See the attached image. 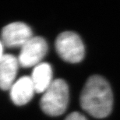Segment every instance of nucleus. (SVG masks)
I'll return each instance as SVG.
<instances>
[{"label":"nucleus","mask_w":120,"mask_h":120,"mask_svg":"<svg viewBox=\"0 0 120 120\" xmlns=\"http://www.w3.org/2000/svg\"><path fill=\"white\" fill-rule=\"evenodd\" d=\"M48 45L41 37H32L21 47L18 57L19 65L24 68L36 66L45 56Z\"/></svg>","instance_id":"nucleus-4"},{"label":"nucleus","mask_w":120,"mask_h":120,"mask_svg":"<svg viewBox=\"0 0 120 120\" xmlns=\"http://www.w3.org/2000/svg\"><path fill=\"white\" fill-rule=\"evenodd\" d=\"M80 105L83 110L95 118L109 116L113 105V96L109 83L100 76H90L81 92Z\"/></svg>","instance_id":"nucleus-1"},{"label":"nucleus","mask_w":120,"mask_h":120,"mask_svg":"<svg viewBox=\"0 0 120 120\" xmlns=\"http://www.w3.org/2000/svg\"><path fill=\"white\" fill-rule=\"evenodd\" d=\"M19 66L18 59L13 55H3L0 59V88L10 89L14 83Z\"/></svg>","instance_id":"nucleus-6"},{"label":"nucleus","mask_w":120,"mask_h":120,"mask_svg":"<svg viewBox=\"0 0 120 120\" xmlns=\"http://www.w3.org/2000/svg\"><path fill=\"white\" fill-rule=\"evenodd\" d=\"M56 49L59 56L65 61L76 63L84 57V45L82 40L76 33L71 31L63 32L56 41Z\"/></svg>","instance_id":"nucleus-3"},{"label":"nucleus","mask_w":120,"mask_h":120,"mask_svg":"<svg viewBox=\"0 0 120 120\" xmlns=\"http://www.w3.org/2000/svg\"><path fill=\"white\" fill-rule=\"evenodd\" d=\"M3 45H2V41H0V59L3 56Z\"/></svg>","instance_id":"nucleus-10"},{"label":"nucleus","mask_w":120,"mask_h":120,"mask_svg":"<svg viewBox=\"0 0 120 120\" xmlns=\"http://www.w3.org/2000/svg\"><path fill=\"white\" fill-rule=\"evenodd\" d=\"M35 90L30 76H23L10 88V98L16 105H26L31 100Z\"/></svg>","instance_id":"nucleus-7"},{"label":"nucleus","mask_w":120,"mask_h":120,"mask_svg":"<svg viewBox=\"0 0 120 120\" xmlns=\"http://www.w3.org/2000/svg\"><path fill=\"white\" fill-rule=\"evenodd\" d=\"M31 38L32 31L30 27L21 22L9 23L2 31V43L9 48L22 47Z\"/></svg>","instance_id":"nucleus-5"},{"label":"nucleus","mask_w":120,"mask_h":120,"mask_svg":"<svg viewBox=\"0 0 120 120\" xmlns=\"http://www.w3.org/2000/svg\"><path fill=\"white\" fill-rule=\"evenodd\" d=\"M69 103V88L65 80L58 79L43 93L41 99V108L45 114L58 116L66 111Z\"/></svg>","instance_id":"nucleus-2"},{"label":"nucleus","mask_w":120,"mask_h":120,"mask_svg":"<svg viewBox=\"0 0 120 120\" xmlns=\"http://www.w3.org/2000/svg\"><path fill=\"white\" fill-rule=\"evenodd\" d=\"M65 120H87L86 119L84 116H83L82 114L79 113V112H74L73 113L69 114L68 116L66 117Z\"/></svg>","instance_id":"nucleus-9"},{"label":"nucleus","mask_w":120,"mask_h":120,"mask_svg":"<svg viewBox=\"0 0 120 120\" xmlns=\"http://www.w3.org/2000/svg\"><path fill=\"white\" fill-rule=\"evenodd\" d=\"M36 93H44L52 83V69L49 63L43 62L36 66L30 76Z\"/></svg>","instance_id":"nucleus-8"}]
</instances>
